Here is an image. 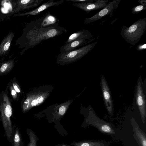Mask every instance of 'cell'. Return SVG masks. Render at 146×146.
Listing matches in <instances>:
<instances>
[{"label":"cell","mask_w":146,"mask_h":146,"mask_svg":"<svg viewBox=\"0 0 146 146\" xmlns=\"http://www.w3.org/2000/svg\"><path fill=\"white\" fill-rule=\"evenodd\" d=\"M25 36L26 49L33 48L42 41L52 38L64 33L67 30L59 25L39 28L35 25L34 21L31 23Z\"/></svg>","instance_id":"1"},{"label":"cell","mask_w":146,"mask_h":146,"mask_svg":"<svg viewBox=\"0 0 146 146\" xmlns=\"http://www.w3.org/2000/svg\"><path fill=\"white\" fill-rule=\"evenodd\" d=\"M146 30V18H144L136 21L129 27L123 26L120 34L127 43L133 46L139 41Z\"/></svg>","instance_id":"2"},{"label":"cell","mask_w":146,"mask_h":146,"mask_svg":"<svg viewBox=\"0 0 146 146\" xmlns=\"http://www.w3.org/2000/svg\"><path fill=\"white\" fill-rule=\"evenodd\" d=\"M3 102L0 108L3 124L7 139L9 141L11 142L14 128L13 127L10 119L12 115V107L6 94L3 95Z\"/></svg>","instance_id":"3"},{"label":"cell","mask_w":146,"mask_h":146,"mask_svg":"<svg viewBox=\"0 0 146 146\" xmlns=\"http://www.w3.org/2000/svg\"><path fill=\"white\" fill-rule=\"evenodd\" d=\"M97 42L89 44L80 48L65 53H60L57 58L59 61H72L81 58L94 48Z\"/></svg>","instance_id":"4"},{"label":"cell","mask_w":146,"mask_h":146,"mask_svg":"<svg viewBox=\"0 0 146 146\" xmlns=\"http://www.w3.org/2000/svg\"><path fill=\"white\" fill-rule=\"evenodd\" d=\"M142 83L140 76L138 80L135 89V98L142 122L144 123L146 116V101Z\"/></svg>","instance_id":"5"},{"label":"cell","mask_w":146,"mask_h":146,"mask_svg":"<svg viewBox=\"0 0 146 146\" xmlns=\"http://www.w3.org/2000/svg\"><path fill=\"white\" fill-rule=\"evenodd\" d=\"M121 1L114 0L109 3L105 7L94 15L90 17L85 18L84 20V23L88 24L92 23L108 15L111 17L114 11L118 7Z\"/></svg>","instance_id":"6"},{"label":"cell","mask_w":146,"mask_h":146,"mask_svg":"<svg viewBox=\"0 0 146 146\" xmlns=\"http://www.w3.org/2000/svg\"><path fill=\"white\" fill-rule=\"evenodd\" d=\"M100 85L105 105L109 114L112 116L114 111L113 101L110 89L103 75L101 78Z\"/></svg>","instance_id":"7"},{"label":"cell","mask_w":146,"mask_h":146,"mask_svg":"<svg viewBox=\"0 0 146 146\" xmlns=\"http://www.w3.org/2000/svg\"><path fill=\"white\" fill-rule=\"evenodd\" d=\"M59 21L54 15L48 12L41 17L34 21L36 27L42 28L59 25Z\"/></svg>","instance_id":"8"},{"label":"cell","mask_w":146,"mask_h":146,"mask_svg":"<svg viewBox=\"0 0 146 146\" xmlns=\"http://www.w3.org/2000/svg\"><path fill=\"white\" fill-rule=\"evenodd\" d=\"M109 1L108 0H94L93 2L75 3L72 5L88 14L92 11L103 9L108 4Z\"/></svg>","instance_id":"9"},{"label":"cell","mask_w":146,"mask_h":146,"mask_svg":"<svg viewBox=\"0 0 146 146\" xmlns=\"http://www.w3.org/2000/svg\"><path fill=\"white\" fill-rule=\"evenodd\" d=\"M64 1V0H61L57 1H55L54 0H50L46 3H44L40 6L38 7L35 9L31 11L24 13L14 14L13 16H23L28 15H38L41 12L49 7L57 6L62 4Z\"/></svg>","instance_id":"10"},{"label":"cell","mask_w":146,"mask_h":146,"mask_svg":"<svg viewBox=\"0 0 146 146\" xmlns=\"http://www.w3.org/2000/svg\"><path fill=\"white\" fill-rule=\"evenodd\" d=\"M133 131V136L139 146H146V134L139 127L135 120H131Z\"/></svg>","instance_id":"11"},{"label":"cell","mask_w":146,"mask_h":146,"mask_svg":"<svg viewBox=\"0 0 146 146\" xmlns=\"http://www.w3.org/2000/svg\"><path fill=\"white\" fill-rule=\"evenodd\" d=\"M95 38L90 40H79L65 44L60 48V53H65L74 50L78 47L87 44L94 40Z\"/></svg>","instance_id":"12"},{"label":"cell","mask_w":146,"mask_h":146,"mask_svg":"<svg viewBox=\"0 0 146 146\" xmlns=\"http://www.w3.org/2000/svg\"><path fill=\"white\" fill-rule=\"evenodd\" d=\"M44 0H21L17 2V7L11 11L17 12L24 9L35 7L38 6Z\"/></svg>","instance_id":"13"},{"label":"cell","mask_w":146,"mask_h":146,"mask_svg":"<svg viewBox=\"0 0 146 146\" xmlns=\"http://www.w3.org/2000/svg\"><path fill=\"white\" fill-rule=\"evenodd\" d=\"M92 34L88 30L84 29L81 30L71 35L65 44L76 40H90L92 39Z\"/></svg>","instance_id":"14"},{"label":"cell","mask_w":146,"mask_h":146,"mask_svg":"<svg viewBox=\"0 0 146 146\" xmlns=\"http://www.w3.org/2000/svg\"><path fill=\"white\" fill-rule=\"evenodd\" d=\"M14 36V33L11 32L2 40L0 44V57L9 50Z\"/></svg>","instance_id":"15"},{"label":"cell","mask_w":146,"mask_h":146,"mask_svg":"<svg viewBox=\"0 0 146 146\" xmlns=\"http://www.w3.org/2000/svg\"><path fill=\"white\" fill-rule=\"evenodd\" d=\"M13 136V146H20L21 138L19 131L18 127L14 129Z\"/></svg>","instance_id":"16"},{"label":"cell","mask_w":146,"mask_h":146,"mask_svg":"<svg viewBox=\"0 0 146 146\" xmlns=\"http://www.w3.org/2000/svg\"><path fill=\"white\" fill-rule=\"evenodd\" d=\"M14 64L13 62L9 60L3 64L0 68V71L1 72H5L9 71L12 67Z\"/></svg>","instance_id":"17"},{"label":"cell","mask_w":146,"mask_h":146,"mask_svg":"<svg viewBox=\"0 0 146 146\" xmlns=\"http://www.w3.org/2000/svg\"><path fill=\"white\" fill-rule=\"evenodd\" d=\"M146 9V5H140L134 7L131 9V13L137 14Z\"/></svg>","instance_id":"18"},{"label":"cell","mask_w":146,"mask_h":146,"mask_svg":"<svg viewBox=\"0 0 146 146\" xmlns=\"http://www.w3.org/2000/svg\"><path fill=\"white\" fill-rule=\"evenodd\" d=\"M44 100L43 97L41 96L38 98L36 100H33L31 103V104L32 106H36L38 103H42Z\"/></svg>","instance_id":"19"},{"label":"cell","mask_w":146,"mask_h":146,"mask_svg":"<svg viewBox=\"0 0 146 146\" xmlns=\"http://www.w3.org/2000/svg\"><path fill=\"white\" fill-rule=\"evenodd\" d=\"M65 1L76 3H91L94 2V0H65Z\"/></svg>","instance_id":"20"},{"label":"cell","mask_w":146,"mask_h":146,"mask_svg":"<svg viewBox=\"0 0 146 146\" xmlns=\"http://www.w3.org/2000/svg\"><path fill=\"white\" fill-rule=\"evenodd\" d=\"M146 48V45L145 44H141L137 45L136 47V49L137 50L141 51L145 49Z\"/></svg>","instance_id":"21"},{"label":"cell","mask_w":146,"mask_h":146,"mask_svg":"<svg viewBox=\"0 0 146 146\" xmlns=\"http://www.w3.org/2000/svg\"><path fill=\"white\" fill-rule=\"evenodd\" d=\"M29 105V101L28 99H27L24 101L23 106V108L24 110H27L28 108Z\"/></svg>","instance_id":"22"},{"label":"cell","mask_w":146,"mask_h":146,"mask_svg":"<svg viewBox=\"0 0 146 146\" xmlns=\"http://www.w3.org/2000/svg\"><path fill=\"white\" fill-rule=\"evenodd\" d=\"M65 111V108L63 106L60 107L59 109V113L61 115H63Z\"/></svg>","instance_id":"23"},{"label":"cell","mask_w":146,"mask_h":146,"mask_svg":"<svg viewBox=\"0 0 146 146\" xmlns=\"http://www.w3.org/2000/svg\"><path fill=\"white\" fill-rule=\"evenodd\" d=\"M13 86L15 90L18 93H19L20 92V90L19 87V86L16 83L13 84Z\"/></svg>","instance_id":"24"},{"label":"cell","mask_w":146,"mask_h":146,"mask_svg":"<svg viewBox=\"0 0 146 146\" xmlns=\"http://www.w3.org/2000/svg\"><path fill=\"white\" fill-rule=\"evenodd\" d=\"M11 94L12 96L14 98H15L17 97L16 92L13 89L11 90Z\"/></svg>","instance_id":"25"},{"label":"cell","mask_w":146,"mask_h":146,"mask_svg":"<svg viewBox=\"0 0 146 146\" xmlns=\"http://www.w3.org/2000/svg\"><path fill=\"white\" fill-rule=\"evenodd\" d=\"M138 2L141 5H146V0H139Z\"/></svg>","instance_id":"26"}]
</instances>
